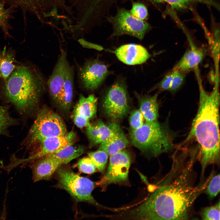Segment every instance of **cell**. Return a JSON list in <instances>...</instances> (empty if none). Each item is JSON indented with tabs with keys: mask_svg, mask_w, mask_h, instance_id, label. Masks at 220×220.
Segmentation results:
<instances>
[{
	"mask_svg": "<svg viewBox=\"0 0 220 220\" xmlns=\"http://www.w3.org/2000/svg\"><path fill=\"white\" fill-rule=\"evenodd\" d=\"M196 152H183L173 156L170 170L151 194L134 208L126 210L125 219L185 220L193 203L205 190L212 173L204 182L195 186L193 167Z\"/></svg>",
	"mask_w": 220,
	"mask_h": 220,
	"instance_id": "obj_1",
	"label": "cell"
},
{
	"mask_svg": "<svg viewBox=\"0 0 220 220\" xmlns=\"http://www.w3.org/2000/svg\"><path fill=\"white\" fill-rule=\"evenodd\" d=\"M199 83L198 110L187 139L193 138L197 143L196 158L201 164L203 175L207 166L219 163V96L218 86L208 93Z\"/></svg>",
	"mask_w": 220,
	"mask_h": 220,
	"instance_id": "obj_2",
	"label": "cell"
},
{
	"mask_svg": "<svg viewBox=\"0 0 220 220\" xmlns=\"http://www.w3.org/2000/svg\"><path fill=\"white\" fill-rule=\"evenodd\" d=\"M3 81L1 90L4 97L22 112L35 108L47 88L44 76L31 65H16Z\"/></svg>",
	"mask_w": 220,
	"mask_h": 220,
	"instance_id": "obj_3",
	"label": "cell"
},
{
	"mask_svg": "<svg viewBox=\"0 0 220 220\" xmlns=\"http://www.w3.org/2000/svg\"><path fill=\"white\" fill-rule=\"evenodd\" d=\"M133 145L142 152L156 157L173 147V137L166 125L157 121L144 123L130 133Z\"/></svg>",
	"mask_w": 220,
	"mask_h": 220,
	"instance_id": "obj_4",
	"label": "cell"
},
{
	"mask_svg": "<svg viewBox=\"0 0 220 220\" xmlns=\"http://www.w3.org/2000/svg\"><path fill=\"white\" fill-rule=\"evenodd\" d=\"M74 68L70 64L67 52L61 50L52 74L46 81V87L53 100L63 110L71 105L74 89Z\"/></svg>",
	"mask_w": 220,
	"mask_h": 220,
	"instance_id": "obj_5",
	"label": "cell"
},
{
	"mask_svg": "<svg viewBox=\"0 0 220 220\" xmlns=\"http://www.w3.org/2000/svg\"><path fill=\"white\" fill-rule=\"evenodd\" d=\"M63 165L57 170V186L67 191L76 200L90 204L97 207L113 211L99 204L92 195L95 183L88 178L74 172L68 166Z\"/></svg>",
	"mask_w": 220,
	"mask_h": 220,
	"instance_id": "obj_6",
	"label": "cell"
},
{
	"mask_svg": "<svg viewBox=\"0 0 220 220\" xmlns=\"http://www.w3.org/2000/svg\"><path fill=\"white\" fill-rule=\"evenodd\" d=\"M68 133L65 124L57 113L47 107L41 108L29 132V142L39 143L47 138L63 136Z\"/></svg>",
	"mask_w": 220,
	"mask_h": 220,
	"instance_id": "obj_7",
	"label": "cell"
},
{
	"mask_svg": "<svg viewBox=\"0 0 220 220\" xmlns=\"http://www.w3.org/2000/svg\"><path fill=\"white\" fill-rule=\"evenodd\" d=\"M65 0H0L7 7L20 10L23 16L24 27L27 26V15L35 16L43 23L54 16L64 6Z\"/></svg>",
	"mask_w": 220,
	"mask_h": 220,
	"instance_id": "obj_8",
	"label": "cell"
},
{
	"mask_svg": "<svg viewBox=\"0 0 220 220\" xmlns=\"http://www.w3.org/2000/svg\"><path fill=\"white\" fill-rule=\"evenodd\" d=\"M103 105L105 114L113 119H121L127 114L129 98L124 80L119 79L108 89L104 97Z\"/></svg>",
	"mask_w": 220,
	"mask_h": 220,
	"instance_id": "obj_9",
	"label": "cell"
},
{
	"mask_svg": "<svg viewBox=\"0 0 220 220\" xmlns=\"http://www.w3.org/2000/svg\"><path fill=\"white\" fill-rule=\"evenodd\" d=\"M108 20L112 26V37L128 35L142 40L151 28L147 22L136 18L123 8L119 9Z\"/></svg>",
	"mask_w": 220,
	"mask_h": 220,
	"instance_id": "obj_10",
	"label": "cell"
},
{
	"mask_svg": "<svg viewBox=\"0 0 220 220\" xmlns=\"http://www.w3.org/2000/svg\"><path fill=\"white\" fill-rule=\"evenodd\" d=\"M110 73L103 62L98 59H89L78 69L79 85L85 90L94 91L100 86Z\"/></svg>",
	"mask_w": 220,
	"mask_h": 220,
	"instance_id": "obj_11",
	"label": "cell"
},
{
	"mask_svg": "<svg viewBox=\"0 0 220 220\" xmlns=\"http://www.w3.org/2000/svg\"><path fill=\"white\" fill-rule=\"evenodd\" d=\"M131 158L127 151L121 150L110 156L107 171L96 184L103 190L112 184H123L128 181Z\"/></svg>",
	"mask_w": 220,
	"mask_h": 220,
	"instance_id": "obj_12",
	"label": "cell"
},
{
	"mask_svg": "<svg viewBox=\"0 0 220 220\" xmlns=\"http://www.w3.org/2000/svg\"><path fill=\"white\" fill-rule=\"evenodd\" d=\"M76 139V134L72 131L64 136L46 139L39 143L38 148L27 158L14 159L11 163V166L15 168L21 164H28L37 159L54 153L67 146L74 144Z\"/></svg>",
	"mask_w": 220,
	"mask_h": 220,
	"instance_id": "obj_13",
	"label": "cell"
},
{
	"mask_svg": "<svg viewBox=\"0 0 220 220\" xmlns=\"http://www.w3.org/2000/svg\"><path fill=\"white\" fill-rule=\"evenodd\" d=\"M113 52L119 61L129 65L144 63L151 56L144 47L133 43L122 45Z\"/></svg>",
	"mask_w": 220,
	"mask_h": 220,
	"instance_id": "obj_14",
	"label": "cell"
},
{
	"mask_svg": "<svg viewBox=\"0 0 220 220\" xmlns=\"http://www.w3.org/2000/svg\"><path fill=\"white\" fill-rule=\"evenodd\" d=\"M28 164L31 168L34 182L50 178L61 165L47 156L37 159Z\"/></svg>",
	"mask_w": 220,
	"mask_h": 220,
	"instance_id": "obj_15",
	"label": "cell"
},
{
	"mask_svg": "<svg viewBox=\"0 0 220 220\" xmlns=\"http://www.w3.org/2000/svg\"><path fill=\"white\" fill-rule=\"evenodd\" d=\"M117 123L112 122L106 125L101 121L86 127V133L92 145L100 144L105 141L120 127Z\"/></svg>",
	"mask_w": 220,
	"mask_h": 220,
	"instance_id": "obj_16",
	"label": "cell"
},
{
	"mask_svg": "<svg viewBox=\"0 0 220 220\" xmlns=\"http://www.w3.org/2000/svg\"><path fill=\"white\" fill-rule=\"evenodd\" d=\"M135 94L139 102L140 111L145 122L156 121L159 116L158 94L157 93L153 95H141L137 93Z\"/></svg>",
	"mask_w": 220,
	"mask_h": 220,
	"instance_id": "obj_17",
	"label": "cell"
},
{
	"mask_svg": "<svg viewBox=\"0 0 220 220\" xmlns=\"http://www.w3.org/2000/svg\"><path fill=\"white\" fill-rule=\"evenodd\" d=\"M204 56V51L202 49L192 46L184 54L173 70L185 74L196 67L202 61Z\"/></svg>",
	"mask_w": 220,
	"mask_h": 220,
	"instance_id": "obj_18",
	"label": "cell"
},
{
	"mask_svg": "<svg viewBox=\"0 0 220 220\" xmlns=\"http://www.w3.org/2000/svg\"><path fill=\"white\" fill-rule=\"evenodd\" d=\"M129 144V141L120 127L107 139L100 144L99 148L111 156L123 150Z\"/></svg>",
	"mask_w": 220,
	"mask_h": 220,
	"instance_id": "obj_19",
	"label": "cell"
},
{
	"mask_svg": "<svg viewBox=\"0 0 220 220\" xmlns=\"http://www.w3.org/2000/svg\"><path fill=\"white\" fill-rule=\"evenodd\" d=\"M84 152V148L83 147L73 144L67 146L54 153L46 156L62 165L66 164L79 157Z\"/></svg>",
	"mask_w": 220,
	"mask_h": 220,
	"instance_id": "obj_20",
	"label": "cell"
},
{
	"mask_svg": "<svg viewBox=\"0 0 220 220\" xmlns=\"http://www.w3.org/2000/svg\"><path fill=\"white\" fill-rule=\"evenodd\" d=\"M97 101V98L94 94L87 97L81 95L73 111L79 113L90 120L96 115Z\"/></svg>",
	"mask_w": 220,
	"mask_h": 220,
	"instance_id": "obj_21",
	"label": "cell"
},
{
	"mask_svg": "<svg viewBox=\"0 0 220 220\" xmlns=\"http://www.w3.org/2000/svg\"><path fill=\"white\" fill-rule=\"evenodd\" d=\"M15 52L5 47L0 50V78L5 80L16 67Z\"/></svg>",
	"mask_w": 220,
	"mask_h": 220,
	"instance_id": "obj_22",
	"label": "cell"
},
{
	"mask_svg": "<svg viewBox=\"0 0 220 220\" xmlns=\"http://www.w3.org/2000/svg\"><path fill=\"white\" fill-rule=\"evenodd\" d=\"M17 11L16 9L7 7L3 3L0 2V29L5 38L13 37L10 33L13 28L10 22L14 18V14Z\"/></svg>",
	"mask_w": 220,
	"mask_h": 220,
	"instance_id": "obj_23",
	"label": "cell"
},
{
	"mask_svg": "<svg viewBox=\"0 0 220 220\" xmlns=\"http://www.w3.org/2000/svg\"><path fill=\"white\" fill-rule=\"evenodd\" d=\"M156 2H165L174 9H181L185 8L189 4L194 2L202 3L217 8L218 5L214 0H147Z\"/></svg>",
	"mask_w": 220,
	"mask_h": 220,
	"instance_id": "obj_24",
	"label": "cell"
},
{
	"mask_svg": "<svg viewBox=\"0 0 220 220\" xmlns=\"http://www.w3.org/2000/svg\"><path fill=\"white\" fill-rule=\"evenodd\" d=\"M88 156L91 159L97 168L102 174L105 171L108 159V155L104 151L99 149L88 153Z\"/></svg>",
	"mask_w": 220,
	"mask_h": 220,
	"instance_id": "obj_25",
	"label": "cell"
},
{
	"mask_svg": "<svg viewBox=\"0 0 220 220\" xmlns=\"http://www.w3.org/2000/svg\"><path fill=\"white\" fill-rule=\"evenodd\" d=\"M90 9L97 11L109 10L116 0H81Z\"/></svg>",
	"mask_w": 220,
	"mask_h": 220,
	"instance_id": "obj_26",
	"label": "cell"
},
{
	"mask_svg": "<svg viewBox=\"0 0 220 220\" xmlns=\"http://www.w3.org/2000/svg\"><path fill=\"white\" fill-rule=\"evenodd\" d=\"M77 165L80 172L86 174L94 173L97 169L94 162L89 156L83 157L79 160Z\"/></svg>",
	"mask_w": 220,
	"mask_h": 220,
	"instance_id": "obj_27",
	"label": "cell"
},
{
	"mask_svg": "<svg viewBox=\"0 0 220 220\" xmlns=\"http://www.w3.org/2000/svg\"><path fill=\"white\" fill-rule=\"evenodd\" d=\"M206 193L210 198L215 197L220 191V174L213 175L210 179L205 189Z\"/></svg>",
	"mask_w": 220,
	"mask_h": 220,
	"instance_id": "obj_28",
	"label": "cell"
},
{
	"mask_svg": "<svg viewBox=\"0 0 220 220\" xmlns=\"http://www.w3.org/2000/svg\"><path fill=\"white\" fill-rule=\"evenodd\" d=\"M220 201L215 205L205 208L202 215V219L206 220H220Z\"/></svg>",
	"mask_w": 220,
	"mask_h": 220,
	"instance_id": "obj_29",
	"label": "cell"
},
{
	"mask_svg": "<svg viewBox=\"0 0 220 220\" xmlns=\"http://www.w3.org/2000/svg\"><path fill=\"white\" fill-rule=\"evenodd\" d=\"M130 12L136 18L144 20L147 19L148 11L146 6L143 4L138 2L133 3Z\"/></svg>",
	"mask_w": 220,
	"mask_h": 220,
	"instance_id": "obj_30",
	"label": "cell"
},
{
	"mask_svg": "<svg viewBox=\"0 0 220 220\" xmlns=\"http://www.w3.org/2000/svg\"><path fill=\"white\" fill-rule=\"evenodd\" d=\"M14 120L10 116L7 110L0 105V134L12 125Z\"/></svg>",
	"mask_w": 220,
	"mask_h": 220,
	"instance_id": "obj_31",
	"label": "cell"
},
{
	"mask_svg": "<svg viewBox=\"0 0 220 220\" xmlns=\"http://www.w3.org/2000/svg\"><path fill=\"white\" fill-rule=\"evenodd\" d=\"M144 118L140 110H134L132 112L129 117V123L132 130L141 127L144 124Z\"/></svg>",
	"mask_w": 220,
	"mask_h": 220,
	"instance_id": "obj_32",
	"label": "cell"
},
{
	"mask_svg": "<svg viewBox=\"0 0 220 220\" xmlns=\"http://www.w3.org/2000/svg\"><path fill=\"white\" fill-rule=\"evenodd\" d=\"M172 79L169 90L174 91L181 86L185 78L184 74L176 70H173Z\"/></svg>",
	"mask_w": 220,
	"mask_h": 220,
	"instance_id": "obj_33",
	"label": "cell"
},
{
	"mask_svg": "<svg viewBox=\"0 0 220 220\" xmlns=\"http://www.w3.org/2000/svg\"><path fill=\"white\" fill-rule=\"evenodd\" d=\"M73 120L75 125L80 128L86 127L90 124L88 119L75 111H73Z\"/></svg>",
	"mask_w": 220,
	"mask_h": 220,
	"instance_id": "obj_34",
	"label": "cell"
},
{
	"mask_svg": "<svg viewBox=\"0 0 220 220\" xmlns=\"http://www.w3.org/2000/svg\"><path fill=\"white\" fill-rule=\"evenodd\" d=\"M172 71L167 74L159 84L160 87L164 90H169L172 80Z\"/></svg>",
	"mask_w": 220,
	"mask_h": 220,
	"instance_id": "obj_35",
	"label": "cell"
},
{
	"mask_svg": "<svg viewBox=\"0 0 220 220\" xmlns=\"http://www.w3.org/2000/svg\"><path fill=\"white\" fill-rule=\"evenodd\" d=\"M78 41L83 47L90 49H93L98 51H101L103 48L101 46L87 41L82 38H79Z\"/></svg>",
	"mask_w": 220,
	"mask_h": 220,
	"instance_id": "obj_36",
	"label": "cell"
},
{
	"mask_svg": "<svg viewBox=\"0 0 220 220\" xmlns=\"http://www.w3.org/2000/svg\"><path fill=\"white\" fill-rule=\"evenodd\" d=\"M70 29H69V30H70ZM80 38H81V37H80Z\"/></svg>",
	"mask_w": 220,
	"mask_h": 220,
	"instance_id": "obj_37",
	"label": "cell"
}]
</instances>
